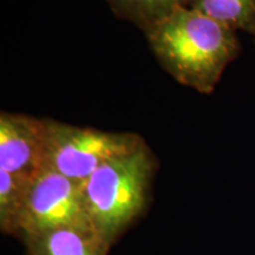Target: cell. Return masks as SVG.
Listing matches in <instances>:
<instances>
[{
	"label": "cell",
	"instance_id": "obj_1",
	"mask_svg": "<svg viewBox=\"0 0 255 255\" xmlns=\"http://www.w3.org/2000/svg\"><path fill=\"white\" fill-rule=\"evenodd\" d=\"M144 34L164 71L202 95L215 91L226 69L241 53L237 31L187 6Z\"/></svg>",
	"mask_w": 255,
	"mask_h": 255
},
{
	"label": "cell",
	"instance_id": "obj_2",
	"mask_svg": "<svg viewBox=\"0 0 255 255\" xmlns=\"http://www.w3.org/2000/svg\"><path fill=\"white\" fill-rule=\"evenodd\" d=\"M156 168L155 155L145 143L103 164L82 183L92 228L109 245L144 212Z\"/></svg>",
	"mask_w": 255,
	"mask_h": 255
},
{
	"label": "cell",
	"instance_id": "obj_3",
	"mask_svg": "<svg viewBox=\"0 0 255 255\" xmlns=\"http://www.w3.org/2000/svg\"><path fill=\"white\" fill-rule=\"evenodd\" d=\"M45 168L79 184L102 165L145 144L136 132L103 131L45 119Z\"/></svg>",
	"mask_w": 255,
	"mask_h": 255
},
{
	"label": "cell",
	"instance_id": "obj_4",
	"mask_svg": "<svg viewBox=\"0 0 255 255\" xmlns=\"http://www.w3.org/2000/svg\"><path fill=\"white\" fill-rule=\"evenodd\" d=\"M60 228L94 229L82 184L44 168L31 182L18 234L28 242Z\"/></svg>",
	"mask_w": 255,
	"mask_h": 255
},
{
	"label": "cell",
	"instance_id": "obj_5",
	"mask_svg": "<svg viewBox=\"0 0 255 255\" xmlns=\"http://www.w3.org/2000/svg\"><path fill=\"white\" fill-rule=\"evenodd\" d=\"M45 119L0 113V169L33 178L45 168Z\"/></svg>",
	"mask_w": 255,
	"mask_h": 255
},
{
	"label": "cell",
	"instance_id": "obj_6",
	"mask_svg": "<svg viewBox=\"0 0 255 255\" xmlns=\"http://www.w3.org/2000/svg\"><path fill=\"white\" fill-rule=\"evenodd\" d=\"M31 255H108L110 245L95 229L60 228L26 242Z\"/></svg>",
	"mask_w": 255,
	"mask_h": 255
},
{
	"label": "cell",
	"instance_id": "obj_7",
	"mask_svg": "<svg viewBox=\"0 0 255 255\" xmlns=\"http://www.w3.org/2000/svg\"><path fill=\"white\" fill-rule=\"evenodd\" d=\"M117 18L129 21L144 32L188 6L189 0H105Z\"/></svg>",
	"mask_w": 255,
	"mask_h": 255
},
{
	"label": "cell",
	"instance_id": "obj_8",
	"mask_svg": "<svg viewBox=\"0 0 255 255\" xmlns=\"http://www.w3.org/2000/svg\"><path fill=\"white\" fill-rule=\"evenodd\" d=\"M187 7L255 37V0H189Z\"/></svg>",
	"mask_w": 255,
	"mask_h": 255
},
{
	"label": "cell",
	"instance_id": "obj_9",
	"mask_svg": "<svg viewBox=\"0 0 255 255\" xmlns=\"http://www.w3.org/2000/svg\"><path fill=\"white\" fill-rule=\"evenodd\" d=\"M32 180L0 169V227L2 232L18 234Z\"/></svg>",
	"mask_w": 255,
	"mask_h": 255
},
{
	"label": "cell",
	"instance_id": "obj_10",
	"mask_svg": "<svg viewBox=\"0 0 255 255\" xmlns=\"http://www.w3.org/2000/svg\"><path fill=\"white\" fill-rule=\"evenodd\" d=\"M254 38H255V37H254Z\"/></svg>",
	"mask_w": 255,
	"mask_h": 255
}]
</instances>
